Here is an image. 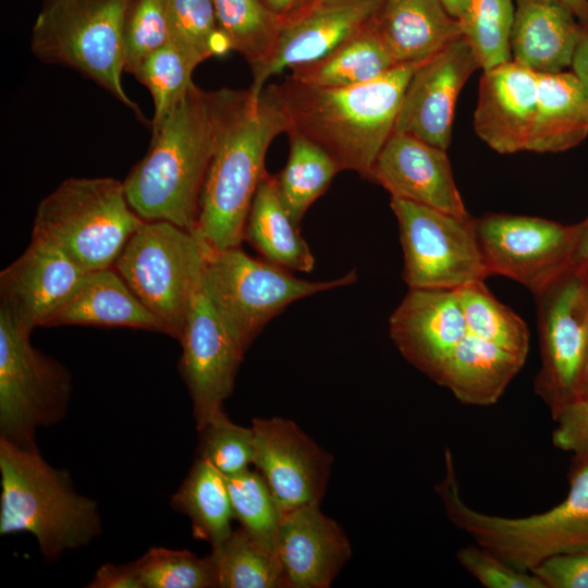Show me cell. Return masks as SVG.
<instances>
[{
	"instance_id": "obj_16",
	"label": "cell",
	"mask_w": 588,
	"mask_h": 588,
	"mask_svg": "<svg viewBox=\"0 0 588 588\" xmlns=\"http://www.w3.org/2000/svg\"><path fill=\"white\" fill-rule=\"evenodd\" d=\"M479 68L464 37L418 64L404 91L393 133L411 135L446 150L457 97Z\"/></svg>"
},
{
	"instance_id": "obj_20",
	"label": "cell",
	"mask_w": 588,
	"mask_h": 588,
	"mask_svg": "<svg viewBox=\"0 0 588 588\" xmlns=\"http://www.w3.org/2000/svg\"><path fill=\"white\" fill-rule=\"evenodd\" d=\"M277 553L287 588H329L351 559L352 547L320 504H310L282 514Z\"/></svg>"
},
{
	"instance_id": "obj_3",
	"label": "cell",
	"mask_w": 588,
	"mask_h": 588,
	"mask_svg": "<svg viewBox=\"0 0 588 588\" xmlns=\"http://www.w3.org/2000/svg\"><path fill=\"white\" fill-rule=\"evenodd\" d=\"M417 66L400 64L373 81L347 87H317L287 76L279 84L289 118L286 133L318 145L341 171H355L371 180Z\"/></svg>"
},
{
	"instance_id": "obj_49",
	"label": "cell",
	"mask_w": 588,
	"mask_h": 588,
	"mask_svg": "<svg viewBox=\"0 0 588 588\" xmlns=\"http://www.w3.org/2000/svg\"><path fill=\"white\" fill-rule=\"evenodd\" d=\"M578 267L581 279H583V286H584V298H585V307H586V321H587V348H586V362H585V368L588 367V261L575 265ZM584 372V371H583Z\"/></svg>"
},
{
	"instance_id": "obj_6",
	"label": "cell",
	"mask_w": 588,
	"mask_h": 588,
	"mask_svg": "<svg viewBox=\"0 0 588 588\" xmlns=\"http://www.w3.org/2000/svg\"><path fill=\"white\" fill-rule=\"evenodd\" d=\"M130 0H44L30 33L41 61L71 68L145 118L122 85L123 25Z\"/></svg>"
},
{
	"instance_id": "obj_9",
	"label": "cell",
	"mask_w": 588,
	"mask_h": 588,
	"mask_svg": "<svg viewBox=\"0 0 588 588\" xmlns=\"http://www.w3.org/2000/svg\"><path fill=\"white\" fill-rule=\"evenodd\" d=\"M68 368L30 343L0 309V438L36 442V431L61 422L72 395Z\"/></svg>"
},
{
	"instance_id": "obj_15",
	"label": "cell",
	"mask_w": 588,
	"mask_h": 588,
	"mask_svg": "<svg viewBox=\"0 0 588 588\" xmlns=\"http://www.w3.org/2000/svg\"><path fill=\"white\" fill-rule=\"evenodd\" d=\"M385 0H314L281 26L270 58L252 71L249 90L258 95L284 70L316 62L373 25Z\"/></svg>"
},
{
	"instance_id": "obj_42",
	"label": "cell",
	"mask_w": 588,
	"mask_h": 588,
	"mask_svg": "<svg viewBox=\"0 0 588 588\" xmlns=\"http://www.w3.org/2000/svg\"><path fill=\"white\" fill-rule=\"evenodd\" d=\"M552 433L555 448L572 452L583 465L588 464V397L575 399L553 419Z\"/></svg>"
},
{
	"instance_id": "obj_39",
	"label": "cell",
	"mask_w": 588,
	"mask_h": 588,
	"mask_svg": "<svg viewBox=\"0 0 588 588\" xmlns=\"http://www.w3.org/2000/svg\"><path fill=\"white\" fill-rule=\"evenodd\" d=\"M197 431V456L207 460L225 477L254 465L256 446L252 426L237 425L223 412Z\"/></svg>"
},
{
	"instance_id": "obj_10",
	"label": "cell",
	"mask_w": 588,
	"mask_h": 588,
	"mask_svg": "<svg viewBox=\"0 0 588 588\" xmlns=\"http://www.w3.org/2000/svg\"><path fill=\"white\" fill-rule=\"evenodd\" d=\"M404 255L408 289H458L489 278L476 219L391 198Z\"/></svg>"
},
{
	"instance_id": "obj_37",
	"label": "cell",
	"mask_w": 588,
	"mask_h": 588,
	"mask_svg": "<svg viewBox=\"0 0 588 588\" xmlns=\"http://www.w3.org/2000/svg\"><path fill=\"white\" fill-rule=\"evenodd\" d=\"M226 482L234 519L277 552L282 513L264 477L249 468L226 477Z\"/></svg>"
},
{
	"instance_id": "obj_47",
	"label": "cell",
	"mask_w": 588,
	"mask_h": 588,
	"mask_svg": "<svg viewBox=\"0 0 588 588\" xmlns=\"http://www.w3.org/2000/svg\"><path fill=\"white\" fill-rule=\"evenodd\" d=\"M573 265L588 261V218L574 224Z\"/></svg>"
},
{
	"instance_id": "obj_35",
	"label": "cell",
	"mask_w": 588,
	"mask_h": 588,
	"mask_svg": "<svg viewBox=\"0 0 588 588\" xmlns=\"http://www.w3.org/2000/svg\"><path fill=\"white\" fill-rule=\"evenodd\" d=\"M199 64L169 41L144 59L131 73L149 90L154 100L151 124L159 122L194 85L192 74Z\"/></svg>"
},
{
	"instance_id": "obj_28",
	"label": "cell",
	"mask_w": 588,
	"mask_h": 588,
	"mask_svg": "<svg viewBox=\"0 0 588 588\" xmlns=\"http://www.w3.org/2000/svg\"><path fill=\"white\" fill-rule=\"evenodd\" d=\"M377 22L324 58L291 70L289 77L317 87H347L388 73L400 64L385 45Z\"/></svg>"
},
{
	"instance_id": "obj_1",
	"label": "cell",
	"mask_w": 588,
	"mask_h": 588,
	"mask_svg": "<svg viewBox=\"0 0 588 588\" xmlns=\"http://www.w3.org/2000/svg\"><path fill=\"white\" fill-rule=\"evenodd\" d=\"M215 150L205 177L196 232L213 248L238 247L271 142L289 130L279 85L258 95L222 88Z\"/></svg>"
},
{
	"instance_id": "obj_50",
	"label": "cell",
	"mask_w": 588,
	"mask_h": 588,
	"mask_svg": "<svg viewBox=\"0 0 588 588\" xmlns=\"http://www.w3.org/2000/svg\"><path fill=\"white\" fill-rule=\"evenodd\" d=\"M449 13L460 21L466 10L468 0H442Z\"/></svg>"
},
{
	"instance_id": "obj_36",
	"label": "cell",
	"mask_w": 588,
	"mask_h": 588,
	"mask_svg": "<svg viewBox=\"0 0 588 588\" xmlns=\"http://www.w3.org/2000/svg\"><path fill=\"white\" fill-rule=\"evenodd\" d=\"M171 42L201 63L231 50L211 0H166Z\"/></svg>"
},
{
	"instance_id": "obj_41",
	"label": "cell",
	"mask_w": 588,
	"mask_h": 588,
	"mask_svg": "<svg viewBox=\"0 0 588 588\" xmlns=\"http://www.w3.org/2000/svg\"><path fill=\"white\" fill-rule=\"evenodd\" d=\"M460 564L487 588H546L531 572L518 571L488 549L470 544L456 553Z\"/></svg>"
},
{
	"instance_id": "obj_14",
	"label": "cell",
	"mask_w": 588,
	"mask_h": 588,
	"mask_svg": "<svg viewBox=\"0 0 588 588\" xmlns=\"http://www.w3.org/2000/svg\"><path fill=\"white\" fill-rule=\"evenodd\" d=\"M254 466L264 477L281 513L320 504L330 476L332 456L293 420L256 417Z\"/></svg>"
},
{
	"instance_id": "obj_38",
	"label": "cell",
	"mask_w": 588,
	"mask_h": 588,
	"mask_svg": "<svg viewBox=\"0 0 588 588\" xmlns=\"http://www.w3.org/2000/svg\"><path fill=\"white\" fill-rule=\"evenodd\" d=\"M135 563L144 588H213L208 555L151 547Z\"/></svg>"
},
{
	"instance_id": "obj_46",
	"label": "cell",
	"mask_w": 588,
	"mask_h": 588,
	"mask_svg": "<svg viewBox=\"0 0 588 588\" xmlns=\"http://www.w3.org/2000/svg\"><path fill=\"white\" fill-rule=\"evenodd\" d=\"M266 8L272 12L282 24L294 17L314 0H260Z\"/></svg>"
},
{
	"instance_id": "obj_22",
	"label": "cell",
	"mask_w": 588,
	"mask_h": 588,
	"mask_svg": "<svg viewBox=\"0 0 588 588\" xmlns=\"http://www.w3.org/2000/svg\"><path fill=\"white\" fill-rule=\"evenodd\" d=\"M512 60L538 74L571 68L584 25L559 0H514Z\"/></svg>"
},
{
	"instance_id": "obj_5",
	"label": "cell",
	"mask_w": 588,
	"mask_h": 588,
	"mask_svg": "<svg viewBox=\"0 0 588 588\" xmlns=\"http://www.w3.org/2000/svg\"><path fill=\"white\" fill-rule=\"evenodd\" d=\"M143 221L123 182L69 177L38 204L32 236L58 246L88 272L112 268Z\"/></svg>"
},
{
	"instance_id": "obj_23",
	"label": "cell",
	"mask_w": 588,
	"mask_h": 588,
	"mask_svg": "<svg viewBox=\"0 0 588 588\" xmlns=\"http://www.w3.org/2000/svg\"><path fill=\"white\" fill-rule=\"evenodd\" d=\"M68 324L126 327L167 334L166 327L142 304L113 267L86 272L45 327Z\"/></svg>"
},
{
	"instance_id": "obj_34",
	"label": "cell",
	"mask_w": 588,
	"mask_h": 588,
	"mask_svg": "<svg viewBox=\"0 0 588 588\" xmlns=\"http://www.w3.org/2000/svg\"><path fill=\"white\" fill-rule=\"evenodd\" d=\"M514 13V0H468L458 22L483 71L512 60Z\"/></svg>"
},
{
	"instance_id": "obj_43",
	"label": "cell",
	"mask_w": 588,
	"mask_h": 588,
	"mask_svg": "<svg viewBox=\"0 0 588 588\" xmlns=\"http://www.w3.org/2000/svg\"><path fill=\"white\" fill-rule=\"evenodd\" d=\"M546 588H588V553L550 556L532 571Z\"/></svg>"
},
{
	"instance_id": "obj_31",
	"label": "cell",
	"mask_w": 588,
	"mask_h": 588,
	"mask_svg": "<svg viewBox=\"0 0 588 588\" xmlns=\"http://www.w3.org/2000/svg\"><path fill=\"white\" fill-rule=\"evenodd\" d=\"M289 159L275 179L283 204L301 226L305 212L329 188L341 169L329 154L308 138L295 133H289Z\"/></svg>"
},
{
	"instance_id": "obj_11",
	"label": "cell",
	"mask_w": 588,
	"mask_h": 588,
	"mask_svg": "<svg viewBox=\"0 0 588 588\" xmlns=\"http://www.w3.org/2000/svg\"><path fill=\"white\" fill-rule=\"evenodd\" d=\"M489 277L512 279L536 297L573 265L574 226L544 218L488 213L476 219Z\"/></svg>"
},
{
	"instance_id": "obj_51",
	"label": "cell",
	"mask_w": 588,
	"mask_h": 588,
	"mask_svg": "<svg viewBox=\"0 0 588 588\" xmlns=\"http://www.w3.org/2000/svg\"><path fill=\"white\" fill-rule=\"evenodd\" d=\"M581 397H588V367L584 370L581 375V378H580V381L576 391V395H575V399H581Z\"/></svg>"
},
{
	"instance_id": "obj_4",
	"label": "cell",
	"mask_w": 588,
	"mask_h": 588,
	"mask_svg": "<svg viewBox=\"0 0 588 588\" xmlns=\"http://www.w3.org/2000/svg\"><path fill=\"white\" fill-rule=\"evenodd\" d=\"M0 535H32L47 562L102 534L98 503L76 490L68 469L47 462L36 442L0 438Z\"/></svg>"
},
{
	"instance_id": "obj_2",
	"label": "cell",
	"mask_w": 588,
	"mask_h": 588,
	"mask_svg": "<svg viewBox=\"0 0 588 588\" xmlns=\"http://www.w3.org/2000/svg\"><path fill=\"white\" fill-rule=\"evenodd\" d=\"M223 89L195 84L157 123L142 160L123 181L127 201L144 221H168L196 232L200 196L215 150Z\"/></svg>"
},
{
	"instance_id": "obj_29",
	"label": "cell",
	"mask_w": 588,
	"mask_h": 588,
	"mask_svg": "<svg viewBox=\"0 0 588 588\" xmlns=\"http://www.w3.org/2000/svg\"><path fill=\"white\" fill-rule=\"evenodd\" d=\"M169 503L188 517L193 537L208 542L211 548L233 531L226 477L203 457H196Z\"/></svg>"
},
{
	"instance_id": "obj_48",
	"label": "cell",
	"mask_w": 588,
	"mask_h": 588,
	"mask_svg": "<svg viewBox=\"0 0 588 588\" xmlns=\"http://www.w3.org/2000/svg\"><path fill=\"white\" fill-rule=\"evenodd\" d=\"M559 1L566 5L584 26H588V0Z\"/></svg>"
},
{
	"instance_id": "obj_44",
	"label": "cell",
	"mask_w": 588,
	"mask_h": 588,
	"mask_svg": "<svg viewBox=\"0 0 588 588\" xmlns=\"http://www.w3.org/2000/svg\"><path fill=\"white\" fill-rule=\"evenodd\" d=\"M87 588H144L135 561L127 564L106 563L100 565Z\"/></svg>"
},
{
	"instance_id": "obj_30",
	"label": "cell",
	"mask_w": 588,
	"mask_h": 588,
	"mask_svg": "<svg viewBox=\"0 0 588 588\" xmlns=\"http://www.w3.org/2000/svg\"><path fill=\"white\" fill-rule=\"evenodd\" d=\"M208 558L213 588L286 587L278 553L242 527L212 547Z\"/></svg>"
},
{
	"instance_id": "obj_24",
	"label": "cell",
	"mask_w": 588,
	"mask_h": 588,
	"mask_svg": "<svg viewBox=\"0 0 588 588\" xmlns=\"http://www.w3.org/2000/svg\"><path fill=\"white\" fill-rule=\"evenodd\" d=\"M377 25L397 64H419L463 37L442 0H385Z\"/></svg>"
},
{
	"instance_id": "obj_12",
	"label": "cell",
	"mask_w": 588,
	"mask_h": 588,
	"mask_svg": "<svg viewBox=\"0 0 588 588\" xmlns=\"http://www.w3.org/2000/svg\"><path fill=\"white\" fill-rule=\"evenodd\" d=\"M535 298L541 357L535 392L554 419L575 399L586 362V307L578 267L574 265Z\"/></svg>"
},
{
	"instance_id": "obj_13",
	"label": "cell",
	"mask_w": 588,
	"mask_h": 588,
	"mask_svg": "<svg viewBox=\"0 0 588 588\" xmlns=\"http://www.w3.org/2000/svg\"><path fill=\"white\" fill-rule=\"evenodd\" d=\"M179 342L182 355L177 368L199 430L224 412L245 353L226 331L203 287L193 298Z\"/></svg>"
},
{
	"instance_id": "obj_45",
	"label": "cell",
	"mask_w": 588,
	"mask_h": 588,
	"mask_svg": "<svg viewBox=\"0 0 588 588\" xmlns=\"http://www.w3.org/2000/svg\"><path fill=\"white\" fill-rule=\"evenodd\" d=\"M571 69L588 97V26L584 27L573 56Z\"/></svg>"
},
{
	"instance_id": "obj_21",
	"label": "cell",
	"mask_w": 588,
	"mask_h": 588,
	"mask_svg": "<svg viewBox=\"0 0 588 588\" xmlns=\"http://www.w3.org/2000/svg\"><path fill=\"white\" fill-rule=\"evenodd\" d=\"M538 100V73L514 60L485 70L474 113L478 137L499 154L526 151Z\"/></svg>"
},
{
	"instance_id": "obj_33",
	"label": "cell",
	"mask_w": 588,
	"mask_h": 588,
	"mask_svg": "<svg viewBox=\"0 0 588 588\" xmlns=\"http://www.w3.org/2000/svg\"><path fill=\"white\" fill-rule=\"evenodd\" d=\"M457 290L467 331L524 359L529 351V331L525 321L499 302L485 281Z\"/></svg>"
},
{
	"instance_id": "obj_18",
	"label": "cell",
	"mask_w": 588,
	"mask_h": 588,
	"mask_svg": "<svg viewBox=\"0 0 588 588\" xmlns=\"http://www.w3.org/2000/svg\"><path fill=\"white\" fill-rule=\"evenodd\" d=\"M402 356L434 381L468 333L456 289H409L389 319Z\"/></svg>"
},
{
	"instance_id": "obj_40",
	"label": "cell",
	"mask_w": 588,
	"mask_h": 588,
	"mask_svg": "<svg viewBox=\"0 0 588 588\" xmlns=\"http://www.w3.org/2000/svg\"><path fill=\"white\" fill-rule=\"evenodd\" d=\"M169 40L166 0H130L123 25L125 72L131 74Z\"/></svg>"
},
{
	"instance_id": "obj_8",
	"label": "cell",
	"mask_w": 588,
	"mask_h": 588,
	"mask_svg": "<svg viewBox=\"0 0 588 588\" xmlns=\"http://www.w3.org/2000/svg\"><path fill=\"white\" fill-rule=\"evenodd\" d=\"M210 245L197 233L168 221H143L113 268L142 304L179 341Z\"/></svg>"
},
{
	"instance_id": "obj_17",
	"label": "cell",
	"mask_w": 588,
	"mask_h": 588,
	"mask_svg": "<svg viewBox=\"0 0 588 588\" xmlns=\"http://www.w3.org/2000/svg\"><path fill=\"white\" fill-rule=\"evenodd\" d=\"M86 272L58 246L32 236L24 253L0 273V309L32 333L45 327Z\"/></svg>"
},
{
	"instance_id": "obj_26",
	"label": "cell",
	"mask_w": 588,
	"mask_h": 588,
	"mask_svg": "<svg viewBox=\"0 0 588 588\" xmlns=\"http://www.w3.org/2000/svg\"><path fill=\"white\" fill-rule=\"evenodd\" d=\"M588 136V97L574 73L538 74V100L526 151L561 152Z\"/></svg>"
},
{
	"instance_id": "obj_7",
	"label": "cell",
	"mask_w": 588,
	"mask_h": 588,
	"mask_svg": "<svg viewBox=\"0 0 588 588\" xmlns=\"http://www.w3.org/2000/svg\"><path fill=\"white\" fill-rule=\"evenodd\" d=\"M356 280V269L329 281L298 279L287 269L247 255L241 246H210L201 287L226 331L246 353L266 324L292 303Z\"/></svg>"
},
{
	"instance_id": "obj_27",
	"label": "cell",
	"mask_w": 588,
	"mask_h": 588,
	"mask_svg": "<svg viewBox=\"0 0 588 588\" xmlns=\"http://www.w3.org/2000/svg\"><path fill=\"white\" fill-rule=\"evenodd\" d=\"M245 240L264 259L287 270L310 272L315 257L301 235V226L283 204L275 175L262 177L252 203Z\"/></svg>"
},
{
	"instance_id": "obj_32",
	"label": "cell",
	"mask_w": 588,
	"mask_h": 588,
	"mask_svg": "<svg viewBox=\"0 0 588 588\" xmlns=\"http://www.w3.org/2000/svg\"><path fill=\"white\" fill-rule=\"evenodd\" d=\"M218 25L231 50L254 71L272 54L282 22L260 0H211Z\"/></svg>"
},
{
	"instance_id": "obj_19",
	"label": "cell",
	"mask_w": 588,
	"mask_h": 588,
	"mask_svg": "<svg viewBox=\"0 0 588 588\" xmlns=\"http://www.w3.org/2000/svg\"><path fill=\"white\" fill-rule=\"evenodd\" d=\"M391 198L468 216L444 149L411 135L393 133L381 149L371 180Z\"/></svg>"
},
{
	"instance_id": "obj_25",
	"label": "cell",
	"mask_w": 588,
	"mask_h": 588,
	"mask_svg": "<svg viewBox=\"0 0 588 588\" xmlns=\"http://www.w3.org/2000/svg\"><path fill=\"white\" fill-rule=\"evenodd\" d=\"M525 360L468 332L452 351L434 382L449 389L464 404L489 406L499 401Z\"/></svg>"
}]
</instances>
